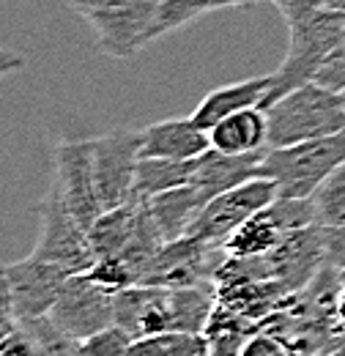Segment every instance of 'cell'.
<instances>
[{"label": "cell", "instance_id": "6da1fadb", "mask_svg": "<svg viewBox=\"0 0 345 356\" xmlns=\"http://www.w3.org/2000/svg\"><path fill=\"white\" fill-rule=\"evenodd\" d=\"M285 22H288V52L280 69L271 74V88L260 104L263 110L294 88L312 83L326 55L345 36V11L312 8L296 17H288Z\"/></svg>", "mask_w": 345, "mask_h": 356}, {"label": "cell", "instance_id": "7a4b0ae2", "mask_svg": "<svg viewBox=\"0 0 345 356\" xmlns=\"http://www.w3.org/2000/svg\"><path fill=\"white\" fill-rule=\"evenodd\" d=\"M268 118V148L296 145L304 140L329 137L345 129V99L343 93L323 88L321 83H304L271 107Z\"/></svg>", "mask_w": 345, "mask_h": 356}, {"label": "cell", "instance_id": "3957f363", "mask_svg": "<svg viewBox=\"0 0 345 356\" xmlns=\"http://www.w3.org/2000/svg\"><path fill=\"white\" fill-rule=\"evenodd\" d=\"M345 162V129L296 145L268 148L260 176L277 184V197H312V192Z\"/></svg>", "mask_w": 345, "mask_h": 356}, {"label": "cell", "instance_id": "277c9868", "mask_svg": "<svg viewBox=\"0 0 345 356\" xmlns=\"http://www.w3.org/2000/svg\"><path fill=\"white\" fill-rule=\"evenodd\" d=\"M159 0H93L83 11L99 47L113 58H129L151 42Z\"/></svg>", "mask_w": 345, "mask_h": 356}, {"label": "cell", "instance_id": "5b68a950", "mask_svg": "<svg viewBox=\"0 0 345 356\" xmlns=\"http://www.w3.org/2000/svg\"><path fill=\"white\" fill-rule=\"evenodd\" d=\"M49 321L63 334L83 343L115 323V291L96 282L88 271L72 274L49 310Z\"/></svg>", "mask_w": 345, "mask_h": 356}, {"label": "cell", "instance_id": "8992f818", "mask_svg": "<svg viewBox=\"0 0 345 356\" xmlns=\"http://www.w3.org/2000/svg\"><path fill=\"white\" fill-rule=\"evenodd\" d=\"M277 197V184L271 178H250L222 195L211 197L198 217L192 220L186 236L211 241V244H222L247 222L252 214H258L260 209H266L271 200Z\"/></svg>", "mask_w": 345, "mask_h": 356}, {"label": "cell", "instance_id": "52a82bcc", "mask_svg": "<svg viewBox=\"0 0 345 356\" xmlns=\"http://www.w3.org/2000/svg\"><path fill=\"white\" fill-rule=\"evenodd\" d=\"M93 154V176L102 209H118L131 200L134 192V173L143 156V132L137 129H118V132L90 137Z\"/></svg>", "mask_w": 345, "mask_h": 356}, {"label": "cell", "instance_id": "ba28073f", "mask_svg": "<svg viewBox=\"0 0 345 356\" xmlns=\"http://www.w3.org/2000/svg\"><path fill=\"white\" fill-rule=\"evenodd\" d=\"M52 189L58 192L61 203L69 209V214L90 230V225L102 217V200L96 189L93 176V154H90V140H63L52 151Z\"/></svg>", "mask_w": 345, "mask_h": 356}, {"label": "cell", "instance_id": "9c48e42d", "mask_svg": "<svg viewBox=\"0 0 345 356\" xmlns=\"http://www.w3.org/2000/svg\"><path fill=\"white\" fill-rule=\"evenodd\" d=\"M31 255L66 268L69 274L88 271L96 264L88 230L69 214V209L61 203V197H58V192L52 186L44 195L42 233H39V241H36Z\"/></svg>", "mask_w": 345, "mask_h": 356}, {"label": "cell", "instance_id": "30bf717a", "mask_svg": "<svg viewBox=\"0 0 345 356\" xmlns=\"http://www.w3.org/2000/svg\"><path fill=\"white\" fill-rule=\"evenodd\" d=\"M271 277L282 282L291 293L304 291L318 271L326 266V241L318 222L291 230L271 252H266Z\"/></svg>", "mask_w": 345, "mask_h": 356}, {"label": "cell", "instance_id": "8fae6325", "mask_svg": "<svg viewBox=\"0 0 345 356\" xmlns=\"http://www.w3.org/2000/svg\"><path fill=\"white\" fill-rule=\"evenodd\" d=\"M3 271L8 277L14 312L19 321H33V318L49 315L55 299L61 296L63 282L72 277L66 268L42 261L36 255H28L25 261L8 264V266H3Z\"/></svg>", "mask_w": 345, "mask_h": 356}, {"label": "cell", "instance_id": "7c38bea8", "mask_svg": "<svg viewBox=\"0 0 345 356\" xmlns=\"http://www.w3.org/2000/svg\"><path fill=\"white\" fill-rule=\"evenodd\" d=\"M115 323L134 337L172 332L170 288L165 285H129L115 293Z\"/></svg>", "mask_w": 345, "mask_h": 356}, {"label": "cell", "instance_id": "4fadbf2b", "mask_svg": "<svg viewBox=\"0 0 345 356\" xmlns=\"http://www.w3.org/2000/svg\"><path fill=\"white\" fill-rule=\"evenodd\" d=\"M266 159V151H252V154H227L219 148H209L195 159V173H192V186L198 189L200 200L209 203L211 197L260 176V165Z\"/></svg>", "mask_w": 345, "mask_h": 356}, {"label": "cell", "instance_id": "5bb4252c", "mask_svg": "<svg viewBox=\"0 0 345 356\" xmlns=\"http://www.w3.org/2000/svg\"><path fill=\"white\" fill-rule=\"evenodd\" d=\"M143 132V156H162V159H198L203 151L211 148V137L200 129L192 115L189 118H168L157 121Z\"/></svg>", "mask_w": 345, "mask_h": 356}, {"label": "cell", "instance_id": "9a60e30c", "mask_svg": "<svg viewBox=\"0 0 345 356\" xmlns=\"http://www.w3.org/2000/svg\"><path fill=\"white\" fill-rule=\"evenodd\" d=\"M271 88V74L266 77H252V80H241V83H230V86H222V88L211 90L200 99V104L195 107L192 113V121L211 132L216 124L239 110H247V107H260L266 93Z\"/></svg>", "mask_w": 345, "mask_h": 356}, {"label": "cell", "instance_id": "2e32d148", "mask_svg": "<svg viewBox=\"0 0 345 356\" xmlns=\"http://www.w3.org/2000/svg\"><path fill=\"white\" fill-rule=\"evenodd\" d=\"M211 148L227 154H252L268 151V118L263 107H247L222 118L209 132Z\"/></svg>", "mask_w": 345, "mask_h": 356}, {"label": "cell", "instance_id": "e0dca14e", "mask_svg": "<svg viewBox=\"0 0 345 356\" xmlns=\"http://www.w3.org/2000/svg\"><path fill=\"white\" fill-rule=\"evenodd\" d=\"M206 203L200 200V195H198V189L192 184L159 192V195L145 200V209H148L151 220L159 227L165 241H175L181 236H186L189 225H192V220L198 217V211Z\"/></svg>", "mask_w": 345, "mask_h": 356}, {"label": "cell", "instance_id": "ac0fdd59", "mask_svg": "<svg viewBox=\"0 0 345 356\" xmlns=\"http://www.w3.org/2000/svg\"><path fill=\"white\" fill-rule=\"evenodd\" d=\"M140 214H143V200H137V197H131L129 203H124L118 209L102 211V217L90 225V230H88L93 255L96 258L118 255L129 244L131 236H134Z\"/></svg>", "mask_w": 345, "mask_h": 356}, {"label": "cell", "instance_id": "d6986e66", "mask_svg": "<svg viewBox=\"0 0 345 356\" xmlns=\"http://www.w3.org/2000/svg\"><path fill=\"white\" fill-rule=\"evenodd\" d=\"M195 159H162V156H140L134 173V192L131 197L148 200L159 192L184 186L192 181Z\"/></svg>", "mask_w": 345, "mask_h": 356}, {"label": "cell", "instance_id": "ffe728a7", "mask_svg": "<svg viewBox=\"0 0 345 356\" xmlns=\"http://www.w3.org/2000/svg\"><path fill=\"white\" fill-rule=\"evenodd\" d=\"M260 326L252 323L250 318L239 315L236 310L225 307L216 302L214 312L203 329L206 340H209V354L211 356H239L241 354V346L247 343V337L252 332H258Z\"/></svg>", "mask_w": 345, "mask_h": 356}, {"label": "cell", "instance_id": "44dd1931", "mask_svg": "<svg viewBox=\"0 0 345 356\" xmlns=\"http://www.w3.org/2000/svg\"><path fill=\"white\" fill-rule=\"evenodd\" d=\"M214 8H225V0H159L157 19L151 28V42L181 25H189L192 19H198L200 14L214 11Z\"/></svg>", "mask_w": 345, "mask_h": 356}, {"label": "cell", "instance_id": "7402d4cb", "mask_svg": "<svg viewBox=\"0 0 345 356\" xmlns=\"http://www.w3.org/2000/svg\"><path fill=\"white\" fill-rule=\"evenodd\" d=\"M310 200L315 209V222L321 227L345 225V162L312 192Z\"/></svg>", "mask_w": 345, "mask_h": 356}, {"label": "cell", "instance_id": "603a6c76", "mask_svg": "<svg viewBox=\"0 0 345 356\" xmlns=\"http://www.w3.org/2000/svg\"><path fill=\"white\" fill-rule=\"evenodd\" d=\"M134 334L129 329L113 323L96 334H90L88 340L80 343V356H129L131 346H134Z\"/></svg>", "mask_w": 345, "mask_h": 356}, {"label": "cell", "instance_id": "cb8c5ba5", "mask_svg": "<svg viewBox=\"0 0 345 356\" xmlns=\"http://www.w3.org/2000/svg\"><path fill=\"white\" fill-rule=\"evenodd\" d=\"M239 356H302L285 337H280L277 332L271 329H263L252 332L247 337V343L241 346V354Z\"/></svg>", "mask_w": 345, "mask_h": 356}, {"label": "cell", "instance_id": "d4e9b609", "mask_svg": "<svg viewBox=\"0 0 345 356\" xmlns=\"http://www.w3.org/2000/svg\"><path fill=\"white\" fill-rule=\"evenodd\" d=\"M165 356H211L209 340L200 332H162Z\"/></svg>", "mask_w": 345, "mask_h": 356}, {"label": "cell", "instance_id": "484cf974", "mask_svg": "<svg viewBox=\"0 0 345 356\" xmlns=\"http://www.w3.org/2000/svg\"><path fill=\"white\" fill-rule=\"evenodd\" d=\"M315 83H321L323 88L337 90V93L345 90V36L343 42L326 55V60L321 63V69L315 74Z\"/></svg>", "mask_w": 345, "mask_h": 356}, {"label": "cell", "instance_id": "4316f807", "mask_svg": "<svg viewBox=\"0 0 345 356\" xmlns=\"http://www.w3.org/2000/svg\"><path fill=\"white\" fill-rule=\"evenodd\" d=\"M0 356H39V348H36V343L31 340V334L19 323L11 334H6L0 340Z\"/></svg>", "mask_w": 345, "mask_h": 356}, {"label": "cell", "instance_id": "83f0119b", "mask_svg": "<svg viewBox=\"0 0 345 356\" xmlns=\"http://www.w3.org/2000/svg\"><path fill=\"white\" fill-rule=\"evenodd\" d=\"M19 326V318L14 312V299H11V288H8V277L0 266V340L6 334H11Z\"/></svg>", "mask_w": 345, "mask_h": 356}, {"label": "cell", "instance_id": "f1b7e54d", "mask_svg": "<svg viewBox=\"0 0 345 356\" xmlns=\"http://www.w3.org/2000/svg\"><path fill=\"white\" fill-rule=\"evenodd\" d=\"M323 241H326V264L337 271L345 268V225L323 227Z\"/></svg>", "mask_w": 345, "mask_h": 356}, {"label": "cell", "instance_id": "f546056e", "mask_svg": "<svg viewBox=\"0 0 345 356\" xmlns=\"http://www.w3.org/2000/svg\"><path fill=\"white\" fill-rule=\"evenodd\" d=\"M312 8H332V11H345V0H282L280 11L282 17H296L304 11H312Z\"/></svg>", "mask_w": 345, "mask_h": 356}, {"label": "cell", "instance_id": "4dcf8cb0", "mask_svg": "<svg viewBox=\"0 0 345 356\" xmlns=\"http://www.w3.org/2000/svg\"><path fill=\"white\" fill-rule=\"evenodd\" d=\"M129 356H165L162 337H159V334H151V337H137V340H134V346H131Z\"/></svg>", "mask_w": 345, "mask_h": 356}, {"label": "cell", "instance_id": "1f68e13d", "mask_svg": "<svg viewBox=\"0 0 345 356\" xmlns=\"http://www.w3.org/2000/svg\"><path fill=\"white\" fill-rule=\"evenodd\" d=\"M19 69H25V58L14 49H3L0 47V80L8 74H17Z\"/></svg>", "mask_w": 345, "mask_h": 356}, {"label": "cell", "instance_id": "d6a6232c", "mask_svg": "<svg viewBox=\"0 0 345 356\" xmlns=\"http://www.w3.org/2000/svg\"><path fill=\"white\" fill-rule=\"evenodd\" d=\"M307 356H345V329L335 332L321 348H315L312 354H307Z\"/></svg>", "mask_w": 345, "mask_h": 356}, {"label": "cell", "instance_id": "836d02e7", "mask_svg": "<svg viewBox=\"0 0 345 356\" xmlns=\"http://www.w3.org/2000/svg\"><path fill=\"white\" fill-rule=\"evenodd\" d=\"M335 318H337V326L345 329V280H340V288L335 296Z\"/></svg>", "mask_w": 345, "mask_h": 356}, {"label": "cell", "instance_id": "e575fe53", "mask_svg": "<svg viewBox=\"0 0 345 356\" xmlns=\"http://www.w3.org/2000/svg\"><path fill=\"white\" fill-rule=\"evenodd\" d=\"M69 3H72V6H74L80 14H83V11H86V8L90 6V3H93V0H69Z\"/></svg>", "mask_w": 345, "mask_h": 356}, {"label": "cell", "instance_id": "d590c367", "mask_svg": "<svg viewBox=\"0 0 345 356\" xmlns=\"http://www.w3.org/2000/svg\"><path fill=\"white\" fill-rule=\"evenodd\" d=\"M340 280H345V268H340Z\"/></svg>", "mask_w": 345, "mask_h": 356}, {"label": "cell", "instance_id": "8d00e7d4", "mask_svg": "<svg viewBox=\"0 0 345 356\" xmlns=\"http://www.w3.org/2000/svg\"><path fill=\"white\" fill-rule=\"evenodd\" d=\"M343 99H345V90H343Z\"/></svg>", "mask_w": 345, "mask_h": 356}]
</instances>
